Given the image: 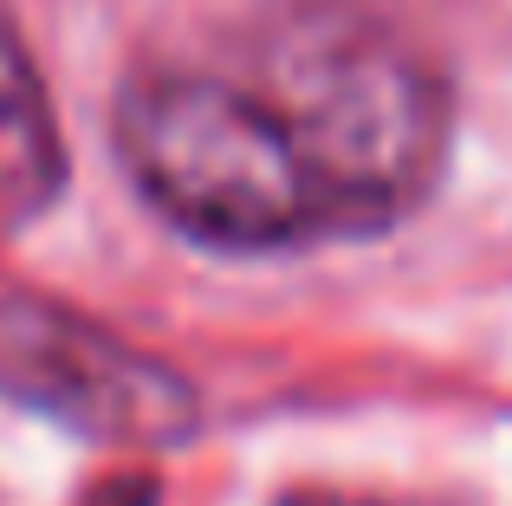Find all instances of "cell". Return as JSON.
I'll list each match as a JSON object with an SVG mask.
<instances>
[{
    "instance_id": "cell-3",
    "label": "cell",
    "mask_w": 512,
    "mask_h": 506,
    "mask_svg": "<svg viewBox=\"0 0 512 506\" xmlns=\"http://www.w3.org/2000/svg\"><path fill=\"white\" fill-rule=\"evenodd\" d=\"M0 403L33 409L85 442L169 448L195 429V390L117 331L46 299H0Z\"/></svg>"
},
{
    "instance_id": "cell-1",
    "label": "cell",
    "mask_w": 512,
    "mask_h": 506,
    "mask_svg": "<svg viewBox=\"0 0 512 506\" xmlns=\"http://www.w3.org/2000/svg\"><path fill=\"white\" fill-rule=\"evenodd\" d=\"M253 78L299 130L331 234L402 221L448 163V91L389 26L292 7L253 46Z\"/></svg>"
},
{
    "instance_id": "cell-2",
    "label": "cell",
    "mask_w": 512,
    "mask_h": 506,
    "mask_svg": "<svg viewBox=\"0 0 512 506\" xmlns=\"http://www.w3.org/2000/svg\"><path fill=\"white\" fill-rule=\"evenodd\" d=\"M117 156L188 241L279 253L338 241L299 130L247 65H156L117 98Z\"/></svg>"
},
{
    "instance_id": "cell-4",
    "label": "cell",
    "mask_w": 512,
    "mask_h": 506,
    "mask_svg": "<svg viewBox=\"0 0 512 506\" xmlns=\"http://www.w3.org/2000/svg\"><path fill=\"white\" fill-rule=\"evenodd\" d=\"M65 189V137L46 78L0 0V234L39 221Z\"/></svg>"
}]
</instances>
